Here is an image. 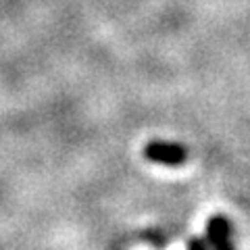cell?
<instances>
[{"mask_svg":"<svg viewBox=\"0 0 250 250\" xmlns=\"http://www.w3.org/2000/svg\"><path fill=\"white\" fill-rule=\"evenodd\" d=\"M144 156L152 163H161V165H169V167H177L184 165L188 161V148L182 144H173V142H148L144 146Z\"/></svg>","mask_w":250,"mask_h":250,"instance_id":"cell-1","label":"cell"},{"mask_svg":"<svg viewBox=\"0 0 250 250\" xmlns=\"http://www.w3.org/2000/svg\"><path fill=\"white\" fill-rule=\"evenodd\" d=\"M207 238L213 250H236L231 242V225L225 215H213L208 219Z\"/></svg>","mask_w":250,"mask_h":250,"instance_id":"cell-2","label":"cell"},{"mask_svg":"<svg viewBox=\"0 0 250 250\" xmlns=\"http://www.w3.org/2000/svg\"><path fill=\"white\" fill-rule=\"evenodd\" d=\"M188 250H208L207 248V242L200 240V238H192L188 242Z\"/></svg>","mask_w":250,"mask_h":250,"instance_id":"cell-3","label":"cell"}]
</instances>
